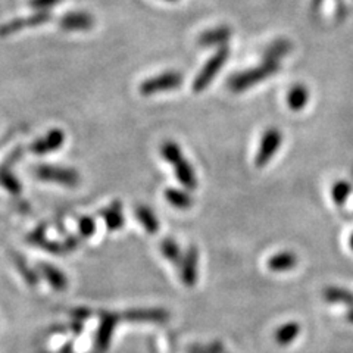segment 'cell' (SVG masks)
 <instances>
[{
	"instance_id": "cell-6",
	"label": "cell",
	"mask_w": 353,
	"mask_h": 353,
	"mask_svg": "<svg viewBox=\"0 0 353 353\" xmlns=\"http://www.w3.org/2000/svg\"><path fill=\"white\" fill-rule=\"evenodd\" d=\"M37 179L41 181L58 183L63 185H77L80 183V174L72 168L63 167H52V165H40L36 170Z\"/></svg>"
},
{
	"instance_id": "cell-29",
	"label": "cell",
	"mask_w": 353,
	"mask_h": 353,
	"mask_svg": "<svg viewBox=\"0 0 353 353\" xmlns=\"http://www.w3.org/2000/svg\"><path fill=\"white\" fill-rule=\"evenodd\" d=\"M289 46V44H285V43H277V44H274V46L268 50V53H267V59L268 61H275L279 57H281L283 53H285L287 52V48Z\"/></svg>"
},
{
	"instance_id": "cell-14",
	"label": "cell",
	"mask_w": 353,
	"mask_h": 353,
	"mask_svg": "<svg viewBox=\"0 0 353 353\" xmlns=\"http://www.w3.org/2000/svg\"><path fill=\"white\" fill-rule=\"evenodd\" d=\"M101 216L103 218L105 224L109 231H117L124 227V214H123V205L119 201H115L110 203L106 209L101 212Z\"/></svg>"
},
{
	"instance_id": "cell-32",
	"label": "cell",
	"mask_w": 353,
	"mask_h": 353,
	"mask_svg": "<svg viewBox=\"0 0 353 353\" xmlns=\"http://www.w3.org/2000/svg\"><path fill=\"white\" fill-rule=\"evenodd\" d=\"M347 321H349V323H353V307L350 309L349 314H347Z\"/></svg>"
},
{
	"instance_id": "cell-10",
	"label": "cell",
	"mask_w": 353,
	"mask_h": 353,
	"mask_svg": "<svg viewBox=\"0 0 353 353\" xmlns=\"http://www.w3.org/2000/svg\"><path fill=\"white\" fill-rule=\"evenodd\" d=\"M118 321H119V316L115 314L103 315L101 325H99V330H97V334H96L94 347H96L97 353H103L108 350Z\"/></svg>"
},
{
	"instance_id": "cell-31",
	"label": "cell",
	"mask_w": 353,
	"mask_h": 353,
	"mask_svg": "<svg viewBox=\"0 0 353 353\" xmlns=\"http://www.w3.org/2000/svg\"><path fill=\"white\" fill-rule=\"evenodd\" d=\"M72 314H74L75 319H85L90 312H88L87 309H77V311H74Z\"/></svg>"
},
{
	"instance_id": "cell-24",
	"label": "cell",
	"mask_w": 353,
	"mask_h": 353,
	"mask_svg": "<svg viewBox=\"0 0 353 353\" xmlns=\"http://www.w3.org/2000/svg\"><path fill=\"white\" fill-rule=\"evenodd\" d=\"M325 299L328 302H341V303L353 305V294L341 289H327Z\"/></svg>"
},
{
	"instance_id": "cell-20",
	"label": "cell",
	"mask_w": 353,
	"mask_h": 353,
	"mask_svg": "<svg viewBox=\"0 0 353 353\" xmlns=\"http://www.w3.org/2000/svg\"><path fill=\"white\" fill-rule=\"evenodd\" d=\"M309 101L307 88L303 85H294L287 96V103H289L292 110H301Z\"/></svg>"
},
{
	"instance_id": "cell-34",
	"label": "cell",
	"mask_w": 353,
	"mask_h": 353,
	"mask_svg": "<svg viewBox=\"0 0 353 353\" xmlns=\"http://www.w3.org/2000/svg\"><path fill=\"white\" fill-rule=\"evenodd\" d=\"M352 248H353V237H352Z\"/></svg>"
},
{
	"instance_id": "cell-9",
	"label": "cell",
	"mask_w": 353,
	"mask_h": 353,
	"mask_svg": "<svg viewBox=\"0 0 353 353\" xmlns=\"http://www.w3.org/2000/svg\"><path fill=\"white\" fill-rule=\"evenodd\" d=\"M63 141H65V132L59 128H53L48 132L46 136L32 143L30 149L34 154L43 157V154H48L50 152L61 149L63 146Z\"/></svg>"
},
{
	"instance_id": "cell-18",
	"label": "cell",
	"mask_w": 353,
	"mask_h": 353,
	"mask_svg": "<svg viewBox=\"0 0 353 353\" xmlns=\"http://www.w3.org/2000/svg\"><path fill=\"white\" fill-rule=\"evenodd\" d=\"M165 199L176 209H189L193 205V197L190 196V193L180 189H174V187H170V189L165 190Z\"/></svg>"
},
{
	"instance_id": "cell-21",
	"label": "cell",
	"mask_w": 353,
	"mask_h": 353,
	"mask_svg": "<svg viewBox=\"0 0 353 353\" xmlns=\"http://www.w3.org/2000/svg\"><path fill=\"white\" fill-rule=\"evenodd\" d=\"M161 252H162V255L167 258L170 262H172L174 265H180L181 261H183V256H184L181 253L179 243H176L174 239L162 240Z\"/></svg>"
},
{
	"instance_id": "cell-26",
	"label": "cell",
	"mask_w": 353,
	"mask_h": 353,
	"mask_svg": "<svg viewBox=\"0 0 353 353\" xmlns=\"http://www.w3.org/2000/svg\"><path fill=\"white\" fill-rule=\"evenodd\" d=\"M349 193H350V185L347 183H343V181L337 183L334 185V189H333V197H334L336 203L337 205L343 203L346 201V197H347Z\"/></svg>"
},
{
	"instance_id": "cell-2",
	"label": "cell",
	"mask_w": 353,
	"mask_h": 353,
	"mask_svg": "<svg viewBox=\"0 0 353 353\" xmlns=\"http://www.w3.org/2000/svg\"><path fill=\"white\" fill-rule=\"evenodd\" d=\"M277 70H279L277 61L267 59V62L258 66V68L243 71L234 77H231L228 81V85L233 92H243V90H246V88H250L252 85H255L256 83L268 79L270 75L277 72Z\"/></svg>"
},
{
	"instance_id": "cell-28",
	"label": "cell",
	"mask_w": 353,
	"mask_h": 353,
	"mask_svg": "<svg viewBox=\"0 0 353 353\" xmlns=\"http://www.w3.org/2000/svg\"><path fill=\"white\" fill-rule=\"evenodd\" d=\"M224 347L221 343H212L209 346H199V347H190L189 353H223Z\"/></svg>"
},
{
	"instance_id": "cell-15",
	"label": "cell",
	"mask_w": 353,
	"mask_h": 353,
	"mask_svg": "<svg viewBox=\"0 0 353 353\" xmlns=\"http://www.w3.org/2000/svg\"><path fill=\"white\" fill-rule=\"evenodd\" d=\"M230 36H231V30L228 27H216L202 32L197 43L203 48L218 46V44H224L230 39Z\"/></svg>"
},
{
	"instance_id": "cell-7",
	"label": "cell",
	"mask_w": 353,
	"mask_h": 353,
	"mask_svg": "<svg viewBox=\"0 0 353 353\" xmlns=\"http://www.w3.org/2000/svg\"><path fill=\"white\" fill-rule=\"evenodd\" d=\"M281 132L277 128H270L267 130V132L262 136V141H261V148L258 150L255 163L258 168H262L267 165L272 158L275 152L279 150L280 145H281Z\"/></svg>"
},
{
	"instance_id": "cell-23",
	"label": "cell",
	"mask_w": 353,
	"mask_h": 353,
	"mask_svg": "<svg viewBox=\"0 0 353 353\" xmlns=\"http://www.w3.org/2000/svg\"><path fill=\"white\" fill-rule=\"evenodd\" d=\"M0 184H2L5 189L12 194H19L22 190L21 183L17 180V176L8 170L0 171Z\"/></svg>"
},
{
	"instance_id": "cell-27",
	"label": "cell",
	"mask_w": 353,
	"mask_h": 353,
	"mask_svg": "<svg viewBox=\"0 0 353 353\" xmlns=\"http://www.w3.org/2000/svg\"><path fill=\"white\" fill-rule=\"evenodd\" d=\"M61 2L62 0H28V5L36 10H49L52 6Z\"/></svg>"
},
{
	"instance_id": "cell-11",
	"label": "cell",
	"mask_w": 353,
	"mask_h": 353,
	"mask_svg": "<svg viewBox=\"0 0 353 353\" xmlns=\"http://www.w3.org/2000/svg\"><path fill=\"white\" fill-rule=\"evenodd\" d=\"M197 267H199V252L196 246H190L184 253L180 263V275L185 287H193L197 283Z\"/></svg>"
},
{
	"instance_id": "cell-5",
	"label": "cell",
	"mask_w": 353,
	"mask_h": 353,
	"mask_svg": "<svg viewBox=\"0 0 353 353\" xmlns=\"http://www.w3.org/2000/svg\"><path fill=\"white\" fill-rule=\"evenodd\" d=\"M50 19H52V15H50L49 10H37V12L32 14V15L15 18V19L9 21V22H6V24L0 27V37H9V36H12V34H15V32H19L22 30L43 26Z\"/></svg>"
},
{
	"instance_id": "cell-16",
	"label": "cell",
	"mask_w": 353,
	"mask_h": 353,
	"mask_svg": "<svg viewBox=\"0 0 353 353\" xmlns=\"http://www.w3.org/2000/svg\"><path fill=\"white\" fill-rule=\"evenodd\" d=\"M136 218L149 234H154L159 231V221L150 208L145 205H139L136 208Z\"/></svg>"
},
{
	"instance_id": "cell-30",
	"label": "cell",
	"mask_w": 353,
	"mask_h": 353,
	"mask_svg": "<svg viewBox=\"0 0 353 353\" xmlns=\"http://www.w3.org/2000/svg\"><path fill=\"white\" fill-rule=\"evenodd\" d=\"M63 248H65V250H74V249H77V248H79V239H77V237L66 239V241L63 243Z\"/></svg>"
},
{
	"instance_id": "cell-3",
	"label": "cell",
	"mask_w": 353,
	"mask_h": 353,
	"mask_svg": "<svg viewBox=\"0 0 353 353\" xmlns=\"http://www.w3.org/2000/svg\"><path fill=\"white\" fill-rule=\"evenodd\" d=\"M228 49L225 46L219 48L209 61L203 65V68L201 70V72L197 74V77L193 81V92L194 93H201L209 87V84L212 83V80L218 75L219 70L223 68L225 65L227 59H228Z\"/></svg>"
},
{
	"instance_id": "cell-17",
	"label": "cell",
	"mask_w": 353,
	"mask_h": 353,
	"mask_svg": "<svg viewBox=\"0 0 353 353\" xmlns=\"http://www.w3.org/2000/svg\"><path fill=\"white\" fill-rule=\"evenodd\" d=\"M301 334V325L297 323H287L279 330L275 331L274 339L277 341L279 346H289L293 343V340L297 339V336Z\"/></svg>"
},
{
	"instance_id": "cell-8",
	"label": "cell",
	"mask_w": 353,
	"mask_h": 353,
	"mask_svg": "<svg viewBox=\"0 0 353 353\" xmlns=\"http://www.w3.org/2000/svg\"><path fill=\"white\" fill-rule=\"evenodd\" d=\"M124 321L130 323H148V324H163L170 319V312L165 309L153 307V309H130L124 312Z\"/></svg>"
},
{
	"instance_id": "cell-12",
	"label": "cell",
	"mask_w": 353,
	"mask_h": 353,
	"mask_svg": "<svg viewBox=\"0 0 353 353\" xmlns=\"http://www.w3.org/2000/svg\"><path fill=\"white\" fill-rule=\"evenodd\" d=\"M59 27L65 31H88L94 27V18L87 12H68L59 19Z\"/></svg>"
},
{
	"instance_id": "cell-19",
	"label": "cell",
	"mask_w": 353,
	"mask_h": 353,
	"mask_svg": "<svg viewBox=\"0 0 353 353\" xmlns=\"http://www.w3.org/2000/svg\"><path fill=\"white\" fill-rule=\"evenodd\" d=\"M296 265V256L292 255L289 252H281L270 258L268 261V268L275 271V272H281L293 268Z\"/></svg>"
},
{
	"instance_id": "cell-33",
	"label": "cell",
	"mask_w": 353,
	"mask_h": 353,
	"mask_svg": "<svg viewBox=\"0 0 353 353\" xmlns=\"http://www.w3.org/2000/svg\"><path fill=\"white\" fill-rule=\"evenodd\" d=\"M163 2H171V3H174V2H179V0H163Z\"/></svg>"
},
{
	"instance_id": "cell-1",
	"label": "cell",
	"mask_w": 353,
	"mask_h": 353,
	"mask_svg": "<svg viewBox=\"0 0 353 353\" xmlns=\"http://www.w3.org/2000/svg\"><path fill=\"white\" fill-rule=\"evenodd\" d=\"M162 158L172 165L176 180L187 190H194L197 187V176L192 163L183 157V152L176 143L168 140L161 146Z\"/></svg>"
},
{
	"instance_id": "cell-4",
	"label": "cell",
	"mask_w": 353,
	"mask_h": 353,
	"mask_svg": "<svg viewBox=\"0 0 353 353\" xmlns=\"http://www.w3.org/2000/svg\"><path fill=\"white\" fill-rule=\"evenodd\" d=\"M181 84H183V75L175 71H168L145 80L140 84L139 90L143 96H153L161 92L174 90V88H179Z\"/></svg>"
},
{
	"instance_id": "cell-13",
	"label": "cell",
	"mask_w": 353,
	"mask_h": 353,
	"mask_svg": "<svg viewBox=\"0 0 353 353\" xmlns=\"http://www.w3.org/2000/svg\"><path fill=\"white\" fill-rule=\"evenodd\" d=\"M37 268H39V272L48 280V283L53 287L54 290L63 292L66 287H68V279H66V275L57 267H53L50 263L40 262Z\"/></svg>"
},
{
	"instance_id": "cell-22",
	"label": "cell",
	"mask_w": 353,
	"mask_h": 353,
	"mask_svg": "<svg viewBox=\"0 0 353 353\" xmlns=\"http://www.w3.org/2000/svg\"><path fill=\"white\" fill-rule=\"evenodd\" d=\"M15 265H17V268L19 270L21 275H22V277H24V280L27 281V284H28V285H31V287L37 285V283H39V275H37V271H34L32 268H30V267H28V263H27L24 259H22V258H19V256H17V259H15Z\"/></svg>"
},
{
	"instance_id": "cell-25",
	"label": "cell",
	"mask_w": 353,
	"mask_h": 353,
	"mask_svg": "<svg viewBox=\"0 0 353 353\" xmlns=\"http://www.w3.org/2000/svg\"><path fill=\"white\" fill-rule=\"evenodd\" d=\"M79 231L80 236L84 239H90L96 231V223L92 216H83L79 221Z\"/></svg>"
}]
</instances>
